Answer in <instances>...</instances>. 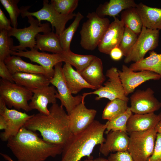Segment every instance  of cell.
I'll list each match as a JSON object with an SVG mask.
<instances>
[{
	"label": "cell",
	"instance_id": "cell-7",
	"mask_svg": "<svg viewBox=\"0 0 161 161\" xmlns=\"http://www.w3.org/2000/svg\"><path fill=\"white\" fill-rule=\"evenodd\" d=\"M33 93L25 87L15 83L1 79L0 80V98L9 108L28 112L32 110L28 101Z\"/></svg>",
	"mask_w": 161,
	"mask_h": 161
},
{
	"label": "cell",
	"instance_id": "cell-42",
	"mask_svg": "<svg viewBox=\"0 0 161 161\" xmlns=\"http://www.w3.org/2000/svg\"><path fill=\"white\" fill-rule=\"evenodd\" d=\"M111 58L115 61H118L122 58L123 53L118 47H115L111 50L109 54Z\"/></svg>",
	"mask_w": 161,
	"mask_h": 161
},
{
	"label": "cell",
	"instance_id": "cell-12",
	"mask_svg": "<svg viewBox=\"0 0 161 161\" xmlns=\"http://www.w3.org/2000/svg\"><path fill=\"white\" fill-rule=\"evenodd\" d=\"M0 115L5 118L7 123V128L1 133L0 138L2 141H7L18 133L33 115H29L25 112L8 109L4 101L0 98Z\"/></svg>",
	"mask_w": 161,
	"mask_h": 161
},
{
	"label": "cell",
	"instance_id": "cell-8",
	"mask_svg": "<svg viewBox=\"0 0 161 161\" xmlns=\"http://www.w3.org/2000/svg\"><path fill=\"white\" fill-rule=\"evenodd\" d=\"M43 6L39 10L32 12L28 11L30 6H22L20 8L21 15L22 18L29 16L35 17L41 22L43 20L47 21L51 24L53 30L55 28V33L59 36L65 29L67 22L76 16L74 13L67 16L60 14L48 0L43 1Z\"/></svg>",
	"mask_w": 161,
	"mask_h": 161
},
{
	"label": "cell",
	"instance_id": "cell-26",
	"mask_svg": "<svg viewBox=\"0 0 161 161\" xmlns=\"http://www.w3.org/2000/svg\"><path fill=\"white\" fill-rule=\"evenodd\" d=\"M137 5L134 0H110L100 5L95 12L100 17L109 16L114 18L123 10L136 7Z\"/></svg>",
	"mask_w": 161,
	"mask_h": 161
},
{
	"label": "cell",
	"instance_id": "cell-11",
	"mask_svg": "<svg viewBox=\"0 0 161 161\" xmlns=\"http://www.w3.org/2000/svg\"><path fill=\"white\" fill-rule=\"evenodd\" d=\"M106 76L108 79L103 86L92 92L84 93L82 95L86 97L89 95H96L97 96L95 99L97 100L106 98L110 101L119 99L128 101L129 98L125 95L117 69L114 67L110 68L107 70Z\"/></svg>",
	"mask_w": 161,
	"mask_h": 161
},
{
	"label": "cell",
	"instance_id": "cell-9",
	"mask_svg": "<svg viewBox=\"0 0 161 161\" xmlns=\"http://www.w3.org/2000/svg\"><path fill=\"white\" fill-rule=\"evenodd\" d=\"M159 35V30L150 29L143 26L135 44L125 57L124 62H136L144 58L148 52L158 46Z\"/></svg>",
	"mask_w": 161,
	"mask_h": 161
},
{
	"label": "cell",
	"instance_id": "cell-3",
	"mask_svg": "<svg viewBox=\"0 0 161 161\" xmlns=\"http://www.w3.org/2000/svg\"><path fill=\"white\" fill-rule=\"evenodd\" d=\"M107 125L95 120L83 131L73 134L63 147L60 161H79L83 157L91 158L95 147L105 141L103 136Z\"/></svg>",
	"mask_w": 161,
	"mask_h": 161
},
{
	"label": "cell",
	"instance_id": "cell-44",
	"mask_svg": "<svg viewBox=\"0 0 161 161\" xmlns=\"http://www.w3.org/2000/svg\"><path fill=\"white\" fill-rule=\"evenodd\" d=\"M84 161H109L108 159L103 158L99 157L95 159H92L91 158H88L84 160Z\"/></svg>",
	"mask_w": 161,
	"mask_h": 161
},
{
	"label": "cell",
	"instance_id": "cell-38",
	"mask_svg": "<svg viewBox=\"0 0 161 161\" xmlns=\"http://www.w3.org/2000/svg\"><path fill=\"white\" fill-rule=\"evenodd\" d=\"M147 161H161V133H157L153 152Z\"/></svg>",
	"mask_w": 161,
	"mask_h": 161
},
{
	"label": "cell",
	"instance_id": "cell-13",
	"mask_svg": "<svg viewBox=\"0 0 161 161\" xmlns=\"http://www.w3.org/2000/svg\"><path fill=\"white\" fill-rule=\"evenodd\" d=\"M154 92L151 88L145 90L138 89L130 97L132 112L136 114H144L154 113L161 108V102L154 95Z\"/></svg>",
	"mask_w": 161,
	"mask_h": 161
},
{
	"label": "cell",
	"instance_id": "cell-39",
	"mask_svg": "<svg viewBox=\"0 0 161 161\" xmlns=\"http://www.w3.org/2000/svg\"><path fill=\"white\" fill-rule=\"evenodd\" d=\"M108 160L109 161H134L128 151L111 153Z\"/></svg>",
	"mask_w": 161,
	"mask_h": 161
},
{
	"label": "cell",
	"instance_id": "cell-23",
	"mask_svg": "<svg viewBox=\"0 0 161 161\" xmlns=\"http://www.w3.org/2000/svg\"><path fill=\"white\" fill-rule=\"evenodd\" d=\"M80 73L95 90L102 86L106 80L105 76L103 72L102 61L100 58L96 56L91 63Z\"/></svg>",
	"mask_w": 161,
	"mask_h": 161
},
{
	"label": "cell",
	"instance_id": "cell-32",
	"mask_svg": "<svg viewBox=\"0 0 161 161\" xmlns=\"http://www.w3.org/2000/svg\"><path fill=\"white\" fill-rule=\"evenodd\" d=\"M83 17V15L81 13L78 12L76 14L73 22L59 36L61 44L64 52L71 50L70 45L72 40L80 21Z\"/></svg>",
	"mask_w": 161,
	"mask_h": 161
},
{
	"label": "cell",
	"instance_id": "cell-18",
	"mask_svg": "<svg viewBox=\"0 0 161 161\" xmlns=\"http://www.w3.org/2000/svg\"><path fill=\"white\" fill-rule=\"evenodd\" d=\"M33 93L29 104L31 109H36L39 113L48 115L49 113L47 108L49 104L56 103V95L58 92L53 85L48 86L32 91Z\"/></svg>",
	"mask_w": 161,
	"mask_h": 161
},
{
	"label": "cell",
	"instance_id": "cell-10",
	"mask_svg": "<svg viewBox=\"0 0 161 161\" xmlns=\"http://www.w3.org/2000/svg\"><path fill=\"white\" fill-rule=\"evenodd\" d=\"M62 65V62H60L55 65L54 75L50 79V83L56 88L58 92L56 97L60 100L61 105L65 107L67 113L69 115L85 97L83 95H78L75 96L72 95L65 81Z\"/></svg>",
	"mask_w": 161,
	"mask_h": 161
},
{
	"label": "cell",
	"instance_id": "cell-36",
	"mask_svg": "<svg viewBox=\"0 0 161 161\" xmlns=\"http://www.w3.org/2000/svg\"><path fill=\"white\" fill-rule=\"evenodd\" d=\"M13 45V40L9 36L8 31L0 30V61L5 60L11 55L10 53Z\"/></svg>",
	"mask_w": 161,
	"mask_h": 161
},
{
	"label": "cell",
	"instance_id": "cell-6",
	"mask_svg": "<svg viewBox=\"0 0 161 161\" xmlns=\"http://www.w3.org/2000/svg\"><path fill=\"white\" fill-rule=\"evenodd\" d=\"M30 25L22 29L12 27L8 31L9 36L15 37L19 42V44L14 46L12 50L17 51L26 50L27 48H34L36 45L35 37L40 32L44 33L51 31L49 23H41L33 16L27 17Z\"/></svg>",
	"mask_w": 161,
	"mask_h": 161
},
{
	"label": "cell",
	"instance_id": "cell-33",
	"mask_svg": "<svg viewBox=\"0 0 161 161\" xmlns=\"http://www.w3.org/2000/svg\"><path fill=\"white\" fill-rule=\"evenodd\" d=\"M130 107L123 114L115 119L106 122V134L110 131H120L127 133L126 125L128 120L132 114Z\"/></svg>",
	"mask_w": 161,
	"mask_h": 161
},
{
	"label": "cell",
	"instance_id": "cell-31",
	"mask_svg": "<svg viewBox=\"0 0 161 161\" xmlns=\"http://www.w3.org/2000/svg\"><path fill=\"white\" fill-rule=\"evenodd\" d=\"M128 102L119 99L110 101L103 111L102 119L111 120L124 113L129 107Z\"/></svg>",
	"mask_w": 161,
	"mask_h": 161
},
{
	"label": "cell",
	"instance_id": "cell-29",
	"mask_svg": "<svg viewBox=\"0 0 161 161\" xmlns=\"http://www.w3.org/2000/svg\"><path fill=\"white\" fill-rule=\"evenodd\" d=\"M120 20L126 27L139 35L143 27L141 18L136 7H131L121 12Z\"/></svg>",
	"mask_w": 161,
	"mask_h": 161
},
{
	"label": "cell",
	"instance_id": "cell-40",
	"mask_svg": "<svg viewBox=\"0 0 161 161\" xmlns=\"http://www.w3.org/2000/svg\"><path fill=\"white\" fill-rule=\"evenodd\" d=\"M0 76L1 79L14 83L13 75L10 73L4 61H0Z\"/></svg>",
	"mask_w": 161,
	"mask_h": 161
},
{
	"label": "cell",
	"instance_id": "cell-34",
	"mask_svg": "<svg viewBox=\"0 0 161 161\" xmlns=\"http://www.w3.org/2000/svg\"><path fill=\"white\" fill-rule=\"evenodd\" d=\"M138 35L129 29L125 27L118 47L126 57L135 44Z\"/></svg>",
	"mask_w": 161,
	"mask_h": 161
},
{
	"label": "cell",
	"instance_id": "cell-24",
	"mask_svg": "<svg viewBox=\"0 0 161 161\" xmlns=\"http://www.w3.org/2000/svg\"><path fill=\"white\" fill-rule=\"evenodd\" d=\"M65 63L62 67L63 72L67 85L72 94H77L84 88L95 90L72 65L67 62Z\"/></svg>",
	"mask_w": 161,
	"mask_h": 161
},
{
	"label": "cell",
	"instance_id": "cell-19",
	"mask_svg": "<svg viewBox=\"0 0 161 161\" xmlns=\"http://www.w3.org/2000/svg\"><path fill=\"white\" fill-rule=\"evenodd\" d=\"M4 62L12 75L17 72L39 74L50 79L54 76L42 66L26 62L18 56L10 55L5 60Z\"/></svg>",
	"mask_w": 161,
	"mask_h": 161
},
{
	"label": "cell",
	"instance_id": "cell-14",
	"mask_svg": "<svg viewBox=\"0 0 161 161\" xmlns=\"http://www.w3.org/2000/svg\"><path fill=\"white\" fill-rule=\"evenodd\" d=\"M119 76L127 97L134 92L135 88L142 83L151 80H159L161 76L148 71L134 72L125 65H123L121 70H118Z\"/></svg>",
	"mask_w": 161,
	"mask_h": 161
},
{
	"label": "cell",
	"instance_id": "cell-15",
	"mask_svg": "<svg viewBox=\"0 0 161 161\" xmlns=\"http://www.w3.org/2000/svg\"><path fill=\"white\" fill-rule=\"evenodd\" d=\"M84 98L69 115L70 127L73 134L80 133L87 129L95 120L96 110L86 106Z\"/></svg>",
	"mask_w": 161,
	"mask_h": 161
},
{
	"label": "cell",
	"instance_id": "cell-46",
	"mask_svg": "<svg viewBox=\"0 0 161 161\" xmlns=\"http://www.w3.org/2000/svg\"><path fill=\"white\" fill-rule=\"evenodd\" d=\"M0 155L5 160L7 161H16L13 160L10 156L6 154L0 153ZM17 161H18L17 160Z\"/></svg>",
	"mask_w": 161,
	"mask_h": 161
},
{
	"label": "cell",
	"instance_id": "cell-43",
	"mask_svg": "<svg viewBox=\"0 0 161 161\" xmlns=\"http://www.w3.org/2000/svg\"><path fill=\"white\" fill-rule=\"evenodd\" d=\"M7 127V123L5 118L0 115V129L5 130Z\"/></svg>",
	"mask_w": 161,
	"mask_h": 161
},
{
	"label": "cell",
	"instance_id": "cell-5",
	"mask_svg": "<svg viewBox=\"0 0 161 161\" xmlns=\"http://www.w3.org/2000/svg\"><path fill=\"white\" fill-rule=\"evenodd\" d=\"M157 134L154 128L129 134L128 151L134 161H147L153 152Z\"/></svg>",
	"mask_w": 161,
	"mask_h": 161
},
{
	"label": "cell",
	"instance_id": "cell-16",
	"mask_svg": "<svg viewBox=\"0 0 161 161\" xmlns=\"http://www.w3.org/2000/svg\"><path fill=\"white\" fill-rule=\"evenodd\" d=\"M11 51L10 54L24 57L28 58L31 62L37 63L47 70L52 75H54V66L60 62H64L62 55L52 54L40 52L38 50L33 48L25 51Z\"/></svg>",
	"mask_w": 161,
	"mask_h": 161
},
{
	"label": "cell",
	"instance_id": "cell-41",
	"mask_svg": "<svg viewBox=\"0 0 161 161\" xmlns=\"http://www.w3.org/2000/svg\"><path fill=\"white\" fill-rule=\"evenodd\" d=\"M10 20L8 19L5 16L1 8H0V30H10L11 27Z\"/></svg>",
	"mask_w": 161,
	"mask_h": 161
},
{
	"label": "cell",
	"instance_id": "cell-45",
	"mask_svg": "<svg viewBox=\"0 0 161 161\" xmlns=\"http://www.w3.org/2000/svg\"><path fill=\"white\" fill-rule=\"evenodd\" d=\"M154 129L157 133H161V121L157 123Z\"/></svg>",
	"mask_w": 161,
	"mask_h": 161
},
{
	"label": "cell",
	"instance_id": "cell-28",
	"mask_svg": "<svg viewBox=\"0 0 161 161\" xmlns=\"http://www.w3.org/2000/svg\"><path fill=\"white\" fill-rule=\"evenodd\" d=\"M149 53L148 57L131 64L129 68L134 72L148 71L161 76V53H157L153 50Z\"/></svg>",
	"mask_w": 161,
	"mask_h": 161
},
{
	"label": "cell",
	"instance_id": "cell-47",
	"mask_svg": "<svg viewBox=\"0 0 161 161\" xmlns=\"http://www.w3.org/2000/svg\"><path fill=\"white\" fill-rule=\"evenodd\" d=\"M158 115L160 118V121H161V108L160 112Z\"/></svg>",
	"mask_w": 161,
	"mask_h": 161
},
{
	"label": "cell",
	"instance_id": "cell-30",
	"mask_svg": "<svg viewBox=\"0 0 161 161\" xmlns=\"http://www.w3.org/2000/svg\"><path fill=\"white\" fill-rule=\"evenodd\" d=\"M64 62H67L75 67L76 70L80 73L85 69L92 61L96 56L77 54L71 50L64 52L61 54Z\"/></svg>",
	"mask_w": 161,
	"mask_h": 161
},
{
	"label": "cell",
	"instance_id": "cell-21",
	"mask_svg": "<svg viewBox=\"0 0 161 161\" xmlns=\"http://www.w3.org/2000/svg\"><path fill=\"white\" fill-rule=\"evenodd\" d=\"M160 121L158 115L154 113L144 114H132L128 120L127 132L129 134L154 128Z\"/></svg>",
	"mask_w": 161,
	"mask_h": 161
},
{
	"label": "cell",
	"instance_id": "cell-37",
	"mask_svg": "<svg viewBox=\"0 0 161 161\" xmlns=\"http://www.w3.org/2000/svg\"><path fill=\"white\" fill-rule=\"evenodd\" d=\"M19 0H0V2L8 12L13 27L17 28V18L21 14L20 9L17 4Z\"/></svg>",
	"mask_w": 161,
	"mask_h": 161
},
{
	"label": "cell",
	"instance_id": "cell-25",
	"mask_svg": "<svg viewBox=\"0 0 161 161\" xmlns=\"http://www.w3.org/2000/svg\"><path fill=\"white\" fill-rule=\"evenodd\" d=\"M142 20L143 26L147 29L161 30V8L153 7L141 2L136 7Z\"/></svg>",
	"mask_w": 161,
	"mask_h": 161
},
{
	"label": "cell",
	"instance_id": "cell-2",
	"mask_svg": "<svg viewBox=\"0 0 161 161\" xmlns=\"http://www.w3.org/2000/svg\"><path fill=\"white\" fill-rule=\"evenodd\" d=\"M7 141V146L18 161H45L61 154L63 148L45 141L24 127Z\"/></svg>",
	"mask_w": 161,
	"mask_h": 161
},
{
	"label": "cell",
	"instance_id": "cell-17",
	"mask_svg": "<svg viewBox=\"0 0 161 161\" xmlns=\"http://www.w3.org/2000/svg\"><path fill=\"white\" fill-rule=\"evenodd\" d=\"M124 26L116 17L110 23L103 34L98 46L99 51L106 54H109L114 48L118 47L123 35Z\"/></svg>",
	"mask_w": 161,
	"mask_h": 161
},
{
	"label": "cell",
	"instance_id": "cell-22",
	"mask_svg": "<svg viewBox=\"0 0 161 161\" xmlns=\"http://www.w3.org/2000/svg\"><path fill=\"white\" fill-rule=\"evenodd\" d=\"M14 82L31 91L49 85L50 79L41 74L17 72L13 75Z\"/></svg>",
	"mask_w": 161,
	"mask_h": 161
},
{
	"label": "cell",
	"instance_id": "cell-20",
	"mask_svg": "<svg viewBox=\"0 0 161 161\" xmlns=\"http://www.w3.org/2000/svg\"><path fill=\"white\" fill-rule=\"evenodd\" d=\"M129 137L120 131H111L107 134L105 142L100 145L99 151L107 156L112 152L128 151Z\"/></svg>",
	"mask_w": 161,
	"mask_h": 161
},
{
	"label": "cell",
	"instance_id": "cell-27",
	"mask_svg": "<svg viewBox=\"0 0 161 161\" xmlns=\"http://www.w3.org/2000/svg\"><path fill=\"white\" fill-rule=\"evenodd\" d=\"M35 39L36 44L34 48L38 50L61 55L64 52L59 35L53 31L43 34L38 33L35 37Z\"/></svg>",
	"mask_w": 161,
	"mask_h": 161
},
{
	"label": "cell",
	"instance_id": "cell-1",
	"mask_svg": "<svg viewBox=\"0 0 161 161\" xmlns=\"http://www.w3.org/2000/svg\"><path fill=\"white\" fill-rule=\"evenodd\" d=\"M49 113L33 114L23 126L29 130L40 132L43 139L49 143L63 147L73 135L70 127L69 115L61 105L52 104Z\"/></svg>",
	"mask_w": 161,
	"mask_h": 161
},
{
	"label": "cell",
	"instance_id": "cell-4",
	"mask_svg": "<svg viewBox=\"0 0 161 161\" xmlns=\"http://www.w3.org/2000/svg\"><path fill=\"white\" fill-rule=\"evenodd\" d=\"M86 17L80 32V44L84 49L92 51L98 47L110 23L108 18L100 17L95 12L89 13Z\"/></svg>",
	"mask_w": 161,
	"mask_h": 161
},
{
	"label": "cell",
	"instance_id": "cell-35",
	"mask_svg": "<svg viewBox=\"0 0 161 161\" xmlns=\"http://www.w3.org/2000/svg\"><path fill=\"white\" fill-rule=\"evenodd\" d=\"M78 2V0H51L50 3L58 13L67 16L73 13Z\"/></svg>",
	"mask_w": 161,
	"mask_h": 161
}]
</instances>
